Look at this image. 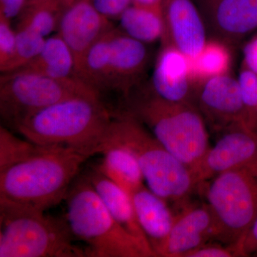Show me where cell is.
I'll return each mask as SVG.
<instances>
[{
  "label": "cell",
  "mask_w": 257,
  "mask_h": 257,
  "mask_svg": "<svg viewBox=\"0 0 257 257\" xmlns=\"http://www.w3.org/2000/svg\"><path fill=\"white\" fill-rule=\"evenodd\" d=\"M112 117L101 96H77L37 111L15 131L37 145L68 149L89 159L100 154Z\"/></svg>",
  "instance_id": "cell-1"
},
{
  "label": "cell",
  "mask_w": 257,
  "mask_h": 257,
  "mask_svg": "<svg viewBox=\"0 0 257 257\" xmlns=\"http://www.w3.org/2000/svg\"><path fill=\"white\" fill-rule=\"evenodd\" d=\"M87 157L47 147L28 160L0 170V202L41 211L65 199Z\"/></svg>",
  "instance_id": "cell-2"
},
{
  "label": "cell",
  "mask_w": 257,
  "mask_h": 257,
  "mask_svg": "<svg viewBox=\"0 0 257 257\" xmlns=\"http://www.w3.org/2000/svg\"><path fill=\"white\" fill-rule=\"evenodd\" d=\"M124 100L125 109L121 111L145 125L193 172L211 147L207 125L197 106L166 100L151 88L134 91Z\"/></svg>",
  "instance_id": "cell-3"
},
{
  "label": "cell",
  "mask_w": 257,
  "mask_h": 257,
  "mask_svg": "<svg viewBox=\"0 0 257 257\" xmlns=\"http://www.w3.org/2000/svg\"><path fill=\"white\" fill-rule=\"evenodd\" d=\"M107 143L119 144L133 152L152 192L182 209L187 205L189 196L199 186L192 170L145 125L122 111L113 114L104 144Z\"/></svg>",
  "instance_id": "cell-4"
},
{
  "label": "cell",
  "mask_w": 257,
  "mask_h": 257,
  "mask_svg": "<svg viewBox=\"0 0 257 257\" xmlns=\"http://www.w3.org/2000/svg\"><path fill=\"white\" fill-rule=\"evenodd\" d=\"M64 201V219L74 239L84 242L87 256L149 257L113 219L85 174L76 177Z\"/></svg>",
  "instance_id": "cell-5"
},
{
  "label": "cell",
  "mask_w": 257,
  "mask_h": 257,
  "mask_svg": "<svg viewBox=\"0 0 257 257\" xmlns=\"http://www.w3.org/2000/svg\"><path fill=\"white\" fill-rule=\"evenodd\" d=\"M65 219L0 202V257H85Z\"/></svg>",
  "instance_id": "cell-6"
},
{
  "label": "cell",
  "mask_w": 257,
  "mask_h": 257,
  "mask_svg": "<svg viewBox=\"0 0 257 257\" xmlns=\"http://www.w3.org/2000/svg\"><path fill=\"white\" fill-rule=\"evenodd\" d=\"M77 96L101 94L75 77L54 78L18 70L0 77V115L13 130L37 111Z\"/></svg>",
  "instance_id": "cell-7"
},
{
  "label": "cell",
  "mask_w": 257,
  "mask_h": 257,
  "mask_svg": "<svg viewBox=\"0 0 257 257\" xmlns=\"http://www.w3.org/2000/svg\"><path fill=\"white\" fill-rule=\"evenodd\" d=\"M210 180L206 197L215 219V241L235 246L257 217V175L232 170Z\"/></svg>",
  "instance_id": "cell-8"
},
{
  "label": "cell",
  "mask_w": 257,
  "mask_h": 257,
  "mask_svg": "<svg viewBox=\"0 0 257 257\" xmlns=\"http://www.w3.org/2000/svg\"><path fill=\"white\" fill-rule=\"evenodd\" d=\"M196 103L207 127L217 136L234 128H248L238 79L226 74L204 81L197 88Z\"/></svg>",
  "instance_id": "cell-9"
},
{
  "label": "cell",
  "mask_w": 257,
  "mask_h": 257,
  "mask_svg": "<svg viewBox=\"0 0 257 257\" xmlns=\"http://www.w3.org/2000/svg\"><path fill=\"white\" fill-rule=\"evenodd\" d=\"M242 170L257 175V134L247 127L229 130L218 136L193 171L199 186L221 172Z\"/></svg>",
  "instance_id": "cell-10"
},
{
  "label": "cell",
  "mask_w": 257,
  "mask_h": 257,
  "mask_svg": "<svg viewBox=\"0 0 257 257\" xmlns=\"http://www.w3.org/2000/svg\"><path fill=\"white\" fill-rule=\"evenodd\" d=\"M162 46H170L188 60L195 58L207 43L205 28L192 0H164Z\"/></svg>",
  "instance_id": "cell-11"
},
{
  "label": "cell",
  "mask_w": 257,
  "mask_h": 257,
  "mask_svg": "<svg viewBox=\"0 0 257 257\" xmlns=\"http://www.w3.org/2000/svg\"><path fill=\"white\" fill-rule=\"evenodd\" d=\"M112 28L111 20L99 13L90 0H74L66 8L57 30L73 54L74 74L88 50Z\"/></svg>",
  "instance_id": "cell-12"
},
{
  "label": "cell",
  "mask_w": 257,
  "mask_h": 257,
  "mask_svg": "<svg viewBox=\"0 0 257 257\" xmlns=\"http://www.w3.org/2000/svg\"><path fill=\"white\" fill-rule=\"evenodd\" d=\"M216 222L209 204H187L178 214L157 256L185 257L204 243L215 241Z\"/></svg>",
  "instance_id": "cell-13"
},
{
  "label": "cell",
  "mask_w": 257,
  "mask_h": 257,
  "mask_svg": "<svg viewBox=\"0 0 257 257\" xmlns=\"http://www.w3.org/2000/svg\"><path fill=\"white\" fill-rule=\"evenodd\" d=\"M147 63L145 44L114 28L111 38L109 90L127 97L140 86Z\"/></svg>",
  "instance_id": "cell-14"
},
{
  "label": "cell",
  "mask_w": 257,
  "mask_h": 257,
  "mask_svg": "<svg viewBox=\"0 0 257 257\" xmlns=\"http://www.w3.org/2000/svg\"><path fill=\"white\" fill-rule=\"evenodd\" d=\"M150 88L166 100L197 105L196 88L190 78L189 60L173 47L162 46Z\"/></svg>",
  "instance_id": "cell-15"
},
{
  "label": "cell",
  "mask_w": 257,
  "mask_h": 257,
  "mask_svg": "<svg viewBox=\"0 0 257 257\" xmlns=\"http://www.w3.org/2000/svg\"><path fill=\"white\" fill-rule=\"evenodd\" d=\"M85 175L115 221L141 245L149 257L157 256L139 224L130 194L94 167Z\"/></svg>",
  "instance_id": "cell-16"
},
{
  "label": "cell",
  "mask_w": 257,
  "mask_h": 257,
  "mask_svg": "<svg viewBox=\"0 0 257 257\" xmlns=\"http://www.w3.org/2000/svg\"><path fill=\"white\" fill-rule=\"evenodd\" d=\"M139 224L157 252L167 239L175 221L169 203L144 184L130 193Z\"/></svg>",
  "instance_id": "cell-17"
},
{
  "label": "cell",
  "mask_w": 257,
  "mask_h": 257,
  "mask_svg": "<svg viewBox=\"0 0 257 257\" xmlns=\"http://www.w3.org/2000/svg\"><path fill=\"white\" fill-rule=\"evenodd\" d=\"M214 30L226 41H237L257 28V0H208Z\"/></svg>",
  "instance_id": "cell-18"
},
{
  "label": "cell",
  "mask_w": 257,
  "mask_h": 257,
  "mask_svg": "<svg viewBox=\"0 0 257 257\" xmlns=\"http://www.w3.org/2000/svg\"><path fill=\"white\" fill-rule=\"evenodd\" d=\"M100 154L102 159L94 168L128 194L144 184L145 179L138 160L126 147L117 143H104Z\"/></svg>",
  "instance_id": "cell-19"
},
{
  "label": "cell",
  "mask_w": 257,
  "mask_h": 257,
  "mask_svg": "<svg viewBox=\"0 0 257 257\" xmlns=\"http://www.w3.org/2000/svg\"><path fill=\"white\" fill-rule=\"evenodd\" d=\"M18 70L54 78H68L74 77L75 61L72 51L60 35L57 34L46 39L41 52Z\"/></svg>",
  "instance_id": "cell-20"
},
{
  "label": "cell",
  "mask_w": 257,
  "mask_h": 257,
  "mask_svg": "<svg viewBox=\"0 0 257 257\" xmlns=\"http://www.w3.org/2000/svg\"><path fill=\"white\" fill-rule=\"evenodd\" d=\"M114 29L104 34L91 47L74 74L100 94L101 92L109 90L111 38Z\"/></svg>",
  "instance_id": "cell-21"
},
{
  "label": "cell",
  "mask_w": 257,
  "mask_h": 257,
  "mask_svg": "<svg viewBox=\"0 0 257 257\" xmlns=\"http://www.w3.org/2000/svg\"><path fill=\"white\" fill-rule=\"evenodd\" d=\"M118 20L121 32L145 45L161 40L163 36L164 21L161 8L133 4Z\"/></svg>",
  "instance_id": "cell-22"
},
{
  "label": "cell",
  "mask_w": 257,
  "mask_h": 257,
  "mask_svg": "<svg viewBox=\"0 0 257 257\" xmlns=\"http://www.w3.org/2000/svg\"><path fill=\"white\" fill-rule=\"evenodd\" d=\"M74 0H28L17 28L30 29L46 37L57 30L61 16Z\"/></svg>",
  "instance_id": "cell-23"
},
{
  "label": "cell",
  "mask_w": 257,
  "mask_h": 257,
  "mask_svg": "<svg viewBox=\"0 0 257 257\" xmlns=\"http://www.w3.org/2000/svg\"><path fill=\"white\" fill-rule=\"evenodd\" d=\"M230 54L221 42H207L205 46L192 60H189V74L193 84L197 88L208 79L227 74Z\"/></svg>",
  "instance_id": "cell-24"
},
{
  "label": "cell",
  "mask_w": 257,
  "mask_h": 257,
  "mask_svg": "<svg viewBox=\"0 0 257 257\" xmlns=\"http://www.w3.org/2000/svg\"><path fill=\"white\" fill-rule=\"evenodd\" d=\"M47 146L37 145L24 138L22 140L10 131L0 127V170L23 162L45 151Z\"/></svg>",
  "instance_id": "cell-25"
},
{
  "label": "cell",
  "mask_w": 257,
  "mask_h": 257,
  "mask_svg": "<svg viewBox=\"0 0 257 257\" xmlns=\"http://www.w3.org/2000/svg\"><path fill=\"white\" fill-rule=\"evenodd\" d=\"M46 38L28 28H17L14 57L4 73L23 68L41 52Z\"/></svg>",
  "instance_id": "cell-26"
},
{
  "label": "cell",
  "mask_w": 257,
  "mask_h": 257,
  "mask_svg": "<svg viewBox=\"0 0 257 257\" xmlns=\"http://www.w3.org/2000/svg\"><path fill=\"white\" fill-rule=\"evenodd\" d=\"M248 128L257 134V74L245 64L239 75Z\"/></svg>",
  "instance_id": "cell-27"
},
{
  "label": "cell",
  "mask_w": 257,
  "mask_h": 257,
  "mask_svg": "<svg viewBox=\"0 0 257 257\" xmlns=\"http://www.w3.org/2000/svg\"><path fill=\"white\" fill-rule=\"evenodd\" d=\"M16 47V30L11 20L0 16V71L4 73L13 57Z\"/></svg>",
  "instance_id": "cell-28"
},
{
  "label": "cell",
  "mask_w": 257,
  "mask_h": 257,
  "mask_svg": "<svg viewBox=\"0 0 257 257\" xmlns=\"http://www.w3.org/2000/svg\"><path fill=\"white\" fill-rule=\"evenodd\" d=\"M93 6L103 16L118 20L125 10L133 4L134 0H90Z\"/></svg>",
  "instance_id": "cell-29"
},
{
  "label": "cell",
  "mask_w": 257,
  "mask_h": 257,
  "mask_svg": "<svg viewBox=\"0 0 257 257\" xmlns=\"http://www.w3.org/2000/svg\"><path fill=\"white\" fill-rule=\"evenodd\" d=\"M215 241H209L196 248L185 257H234L236 256L234 246L224 244Z\"/></svg>",
  "instance_id": "cell-30"
},
{
  "label": "cell",
  "mask_w": 257,
  "mask_h": 257,
  "mask_svg": "<svg viewBox=\"0 0 257 257\" xmlns=\"http://www.w3.org/2000/svg\"><path fill=\"white\" fill-rule=\"evenodd\" d=\"M236 256L257 254V217L242 239L234 246Z\"/></svg>",
  "instance_id": "cell-31"
},
{
  "label": "cell",
  "mask_w": 257,
  "mask_h": 257,
  "mask_svg": "<svg viewBox=\"0 0 257 257\" xmlns=\"http://www.w3.org/2000/svg\"><path fill=\"white\" fill-rule=\"evenodd\" d=\"M28 0H0V16L11 20L23 13Z\"/></svg>",
  "instance_id": "cell-32"
},
{
  "label": "cell",
  "mask_w": 257,
  "mask_h": 257,
  "mask_svg": "<svg viewBox=\"0 0 257 257\" xmlns=\"http://www.w3.org/2000/svg\"><path fill=\"white\" fill-rule=\"evenodd\" d=\"M243 56V64L257 74V37L245 47Z\"/></svg>",
  "instance_id": "cell-33"
},
{
  "label": "cell",
  "mask_w": 257,
  "mask_h": 257,
  "mask_svg": "<svg viewBox=\"0 0 257 257\" xmlns=\"http://www.w3.org/2000/svg\"><path fill=\"white\" fill-rule=\"evenodd\" d=\"M164 0H134L133 4L150 8H161Z\"/></svg>",
  "instance_id": "cell-34"
}]
</instances>
